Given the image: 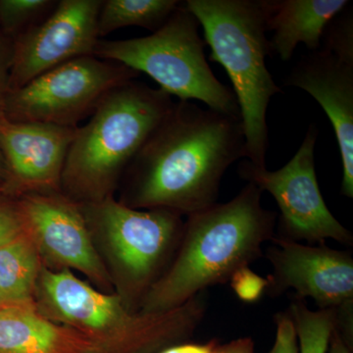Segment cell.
I'll use <instances>...</instances> for the list:
<instances>
[{
	"instance_id": "obj_1",
	"label": "cell",
	"mask_w": 353,
	"mask_h": 353,
	"mask_svg": "<svg viewBox=\"0 0 353 353\" xmlns=\"http://www.w3.org/2000/svg\"><path fill=\"white\" fill-rule=\"evenodd\" d=\"M245 158L241 118L178 101L150 134L126 171L121 203L194 214L217 203L223 176Z\"/></svg>"
},
{
	"instance_id": "obj_2",
	"label": "cell",
	"mask_w": 353,
	"mask_h": 353,
	"mask_svg": "<svg viewBox=\"0 0 353 353\" xmlns=\"http://www.w3.org/2000/svg\"><path fill=\"white\" fill-rule=\"evenodd\" d=\"M262 194L248 183L231 201L188 216L175 259L143 297L139 313L180 307L263 256V243L275 236L277 214L262 206Z\"/></svg>"
},
{
	"instance_id": "obj_3",
	"label": "cell",
	"mask_w": 353,
	"mask_h": 353,
	"mask_svg": "<svg viewBox=\"0 0 353 353\" xmlns=\"http://www.w3.org/2000/svg\"><path fill=\"white\" fill-rule=\"evenodd\" d=\"M203 294L169 312L141 314L129 311L120 296L102 294L69 269L43 267L34 304L48 319L101 343L106 353H159L194 334L208 307Z\"/></svg>"
},
{
	"instance_id": "obj_4",
	"label": "cell",
	"mask_w": 353,
	"mask_h": 353,
	"mask_svg": "<svg viewBox=\"0 0 353 353\" xmlns=\"http://www.w3.org/2000/svg\"><path fill=\"white\" fill-rule=\"evenodd\" d=\"M173 104L171 95L136 80L111 90L77 129L61 192L81 204L112 196L120 176Z\"/></svg>"
},
{
	"instance_id": "obj_5",
	"label": "cell",
	"mask_w": 353,
	"mask_h": 353,
	"mask_svg": "<svg viewBox=\"0 0 353 353\" xmlns=\"http://www.w3.org/2000/svg\"><path fill=\"white\" fill-rule=\"evenodd\" d=\"M210 48L209 59L227 72L239 108L245 158L266 167L269 146L267 110L282 90L267 68L271 55L267 38V0H185Z\"/></svg>"
},
{
	"instance_id": "obj_6",
	"label": "cell",
	"mask_w": 353,
	"mask_h": 353,
	"mask_svg": "<svg viewBox=\"0 0 353 353\" xmlns=\"http://www.w3.org/2000/svg\"><path fill=\"white\" fill-rule=\"evenodd\" d=\"M199 20L181 1L157 31L143 38L99 39L94 57L145 73L179 101H199L208 108L241 118L233 90L221 83L206 59Z\"/></svg>"
},
{
	"instance_id": "obj_7",
	"label": "cell",
	"mask_w": 353,
	"mask_h": 353,
	"mask_svg": "<svg viewBox=\"0 0 353 353\" xmlns=\"http://www.w3.org/2000/svg\"><path fill=\"white\" fill-rule=\"evenodd\" d=\"M139 75L125 65L94 55L76 58L9 92L6 117L14 122L78 128L111 90Z\"/></svg>"
},
{
	"instance_id": "obj_8",
	"label": "cell",
	"mask_w": 353,
	"mask_h": 353,
	"mask_svg": "<svg viewBox=\"0 0 353 353\" xmlns=\"http://www.w3.org/2000/svg\"><path fill=\"white\" fill-rule=\"evenodd\" d=\"M81 205L88 224L108 241L128 290L141 303L167 257L180 246L182 215L164 208H131L112 196Z\"/></svg>"
},
{
	"instance_id": "obj_9",
	"label": "cell",
	"mask_w": 353,
	"mask_h": 353,
	"mask_svg": "<svg viewBox=\"0 0 353 353\" xmlns=\"http://www.w3.org/2000/svg\"><path fill=\"white\" fill-rule=\"evenodd\" d=\"M318 128L309 126L294 157L282 168L267 170L248 160L239 165L243 180L268 192L280 209L277 238L308 245H324L328 239L353 245L352 233L329 210L316 176L314 150Z\"/></svg>"
},
{
	"instance_id": "obj_10",
	"label": "cell",
	"mask_w": 353,
	"mask_h": 353,
	"mask_svg": "<svg viewBox=\"0 0 353 353\" xmlns=\"http://www.w3.org/2000/svg\"><path fill=\"white\" fill-rule=\"evenodd\" d=\"M102 0H60L46 19L14 39L10 92L76 58L92 57L99 43Z\"/></svg>"
},
{
	"instance_id": "obj_11",
	"label": "cell",
	"mask_w": 353,
	"mask_h": 353,
	"mask_svg": "<svg viewBox=\"0 0 353 353\" xmlns=\"http://www.w3.org/2000/svg\"><path fill=\"white\" fill-rule=\"evenodd\" d=\"M265 253L272 265L265 294L280 296L294 290V299L310 297L319 309L352 310V253L324 245H303L274 236Z\"/></svg>"
},
{
	"instance_id": "obj_12",
	"label": "cell",
	"mask_w": 353,
	"mask_h": 353,
	"mask_svg": "<svg viewBox=\"0 0 353 353\" xmlns=\"http://www.w3.org/2000/svg\"><path fill=\"white\" fill-rule=\"evenodd\" d=\"M17 202L41 257L64 269L82 272L99 285L110 284L81 203L62 192H31Z\"/></svg>"
},
{
	"instance_id": "obj_13",
	"label": "cell",
	"mask_w": 353,
	"mask_h": 353,
	"mask_svg": "<svg viewBox=\"0 0 353 353\" xmlns=\"http://www.w3.org/2000/svg\"><path fill=\"white\" fill-rule=\"evenodd\" d=\"M78 128L0 119V152L8 179L4 190L20 196L61 192L70 145Z\"/></svg>"
},
{
	"instance_id": "obj_14",
	"label": "cell",
	"mask_w": 353,
	"mask_h": 353,
	"mask_svg": "<svg viewBox=\"0 0 353 353\" xmlns=\"http://www.w3.org/2000/svg\"><path fill=\"white\" fill-rule=\"evenodd\" d=\"M285 87L310 94L324 109L340 148L343 180L341 194L353 197V55L320 48L296 64Z\"/></svg>"
},
{
	"instance_id": "obj_15",
	"label": "cell",
	"mask_w": 353,
	"mask_h": 353,
	"mask_svg": "<svg viewBox=\"0 0 353 353\" xmlns=\"http://www.w3.org/2000/svg\"><path fill=\"white\" fill-rule=\"evenodd\" d=\"M0 353H106L81 332L48 319L36 305L0 308Z\"/></svg>"
},
{
	"instance_id": "obj_16",
	"label": "cell",
	"mask_w": 353,
	"mask_h": 353,
	"mask_svg": "<svg viewBox=\"0 0 353 353\" xmlns=\"http://www.w3.org/2000/svg\"><path fill=\"white\" fill-rule=\"evenodd\" d=\"M348 6L347 0H267L271 53L289 61L299 43L319 50L327 27Z\"/></svg>"
},
{
	"instance_id": "obj_17",
	"label": "cell",
	"mask_w": 353,
	"mask_h": 353,
	"mask_svg": "<svg viewBox=\"0 0 353 353\" xmlns=\"http://www.w3.org/2000/svg\"><path fill=\"white\" fill-rule=\"evenodd\" d=\"M41 257L28 232L0 248V296L6 305H36Z\"/></svg>"
},
{
	"instance_id": "obj_18",
	"label": "cell",
	"mask_w": 353,
	"mask_h": 353,
	"mask_svg": "<svg viewBox=\"0 0 353 353\" xmlns=\"http://www.w3.org/2000/svg\"><path fill=\"white\" fill-rule=\"evenodd\" d=\"M180 3L178 0H102L97 21L99 38L132 26L154 32Z\"/></svg>"
},
{
	"instance_id": "obj_19",
	"label": "cell",
	"mask_w": 353,
	"mask_h": 353,
	"mask_svg": "<svg viewBox=\"0 0 353 353\" xmlns=\"http://www.w3.org/2000/svg\"><path fill=\"white\" fill-rule=\"evenodd\" d=\"M288 311L296 329L299 353H327L332 334L338 329V310H310L304 299H294Z\"/></svg>"
},
{
	"instance_id": "obj_20",
	"label": "cell",
	"mask_w": 353,
	"mask_h": 353,
	"mask_svg": "<svg viewBox=\"0 0 353 353\" xmlns=\"http://www.w3.org/2000/svg\"><path fill=\"white\" fill-rule=\"evenodd\" d=\"M53 0H0V32L16 39L50 16Z\"/></svg>"
},
{
	"instance_id": "obj_21",
	"label": "cell",
	"mask_w": 353,
	"mask_h": 353,
	"mask_svg": "<svg viewBox=\"0 0 353 353\" xmlns=\"http://www.w3.org/2000/svg\"><path fill=\"white\" fill-rule=\"evenodd\" d=\"M230 282L236 296L245 303H256L267 288L266 279L260 277L250 267L236 271Z\"/></svg>"
},
{
	"instance_id": "obj_22",
	"label": "cell",
	"mask_w": 353,
	"mask_h": 353,
	"mask_svg": "<svg viewBox=\"0 0 353 353\" xmlns=\"http://www.w3.org/2000/svg\"><path fill=\"white\" fill-rule=\"evenodd\" d=\"M27 232L18 202L0 199V248Z\"/></svg>"
},
{
	"instance_id": "obj_23",
	"label": "cell",
	"mask_w": 353,
	"mask_h": 353,
	"mask_svg": "<svg viewBox=\"0 0 353 353\" xmlns=\"http://www.w3.org/2000/svg\"><path fill=\"white\" fill-rule=\"evenodd\" d=\"M276 324V338L269 353H299L296 329L289 311L279 312L274 317Z\"/></svg>"
},
{
	"instance_id": "obj_24",
	"label": "cell",
	"mask_w": 353,
	"mask_h": 353,
	"mask_svg": "<svg viewBox=\"0 0 353 353\" xmlns=\"http://www.w3.org/2000/svg\"><path fill=\"white\" fill-rule=\"evenodd\" d=\"M14 39L0 32V119L6 116L7 97L10 92L11 67H12Z\"/></svg>"
},
{
	"instance_id": "obj_25",
	"label": "cell",
	"mask_w": 353,
	"mask_h": 353,
	"mask_svg": "<svg viewBox=\"0 0 353 353\" xmlns=\"http://www.w3.org/2000/svg\"><path fill=\"white\" fill-rule=\"evenodd\" d=\"M215 353H255L254 341L250 336H245L225 345L218 343Z\"/></svg>"
},
{
	"instance_id": "obj_26",
	"label": "cell",
	"mask_w": 353,
	"mask_h": 353,
	"mask_svg": "<svg viewBox=\"0 0 353 353\" xmlns=\"http://www.w3.org/2000/svg\"><path fill=\"white\" fill-rule=\"evenodd\" d=\"M217 345L218 343L215 341L203 343V345H201V343H181V345L166 348L159 353H215Z\"/></svg>"
},
{
	"instance_id": "obj_27",
	"label": "cell",
	"mask_w": 353,
	"mask_h": 353,
	"mask_svg": "<svg viewBox=\"0 0 353 353\" xmlns=\"http://www.w3.org/2000/svg\"><path fill=\"white\" fill-rule=\"evenodd\" d=\"M329 353H352L353 350L348 347L343 339L341 338L338 330H334L329 343Z\"/></svg>"
},
{
	"instance_id": "obj_28",
	"label": "cell",
	"mask_w": 353,
	"mask_h": 353,
	"mask_svg": "<svg viewBox=\"0 0 353 353\" xmlns=\"http://www.w3.org/2000/svg\"><path fill=\"white\" fill-rule=\"evenodd\" d=\"M7 179H8V172H7V167L6 161H4L3 155L0 152V188L4 190L7 183Z\"/></svg>"
},
{
	"instance_id": "obj_29",
	"label": "cell",
	"mask_w": 353,
	"mask_h": 353,
	"mask_svg": "<svg viewBox=\"0 0 353 353\" xmlns=\"http://www.w3.org/2000/svg\"><path fill=\"white\" fill-rule=\"evenodd\" d=\"M4 306H6V304L4 303L3 299L0 296V308L4 307Z\"/></svg>"
},
{
	"instance_id": "obj_30",
	"label": "cell",
	"mask_w": 353,
	"mask_h": 353,
	"mask_svg": "<svg viewBox=\"0 0 353 353\" xmlns=\"http://www.w3.org/2000/svg\"><path fill=\"white\" fill-rule=\"evenodd\" d=\"M0 192H3V190H2L1 188H0Z\"/></svg>"
}]
</instances>
